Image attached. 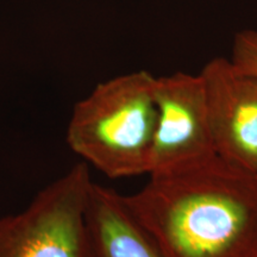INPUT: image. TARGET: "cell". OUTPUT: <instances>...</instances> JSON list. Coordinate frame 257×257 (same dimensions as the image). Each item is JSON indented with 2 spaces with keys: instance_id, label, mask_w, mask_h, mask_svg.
<instances>
[{
  "instance_id": "1",
  "label": "cell",
  "mask_w": 257,
  "mask_h": 257,
  "mask_svg": "<svg viewBox=\"0 0 257 257\" xmlns=\"http://www.w3.org/2000/svg\"><path fill=\"white\" fill-rule=\"evenodd\" d=\"M124 199L165 257H257V173L217 156Z\"/></svg>"
},
{
  "instance_id": "2",
  "label": "cell",
  "mask_w": 257,
  "mask_h": 257,
  "mask_svg": "<svg viewBox=\"0 0 257 257\" xmlns=\"http://www.w3.org/2000/svg\"><path fill=\"white\" fill-rule=\"evenodd\" d=\"M155 76L128 73L99 83L74 106L66 140L110 179L149 174L157 125Z\"/></svg>"
},
{
  "instance_id": "3",
  "label": "cell",
  "mask_w": 257,
  "mask_h": 257,
  "mask_svg": "<svg viewBox=\"0 0 257 257\" xmlns=\"http://www.w3.org/2000/svg\"><path fill=\"white\" fill-rule=\"evenodd\" d=\"M92 184L87 163H78L23 211L0 217V257H89L86 213Z\"/></svg>"
},
{
  "instance_id": "4",
  "label": "cell",
  "mask_w": 257,
  "mask_h": 257,
  "mask_svg": "<svg viewBox=\"0 0 257 257\" xmlns=\"http://www.w3.org/2000/svg\"><path fill=\"white\" fill-rule=\"evenodd\" d=\"M155 101L157 125L148 175L174 174L217 157L200 74L156 78Z\"/></svg>"
},
{
  "instance_id": "5",
  "label": "cell",
  "mask_w": 257,
  "mask_h": 257,
  "mask_svg": "<svg viewBox=\"0 0 257 257\" xmlns=\"http://www.w3.org/2000/svg\"><path fill=\"white\" fill-rule=\"evenodd\" d=\"M217 156L257 173V76L216 57L199 73Z\"/></svg>"
},
{
  "instance_id": "6",
  "label": "cell",
  "mask_w": 257,
  "mask_h": 257,
  "mask_svg": "<svg viewBox=\"0 0 257 257\" xmlns=\"http://www.w3.org/2000/svg\"><path fill=\"white\" fill-rule=\"evenodd\" d=\"M89 257H165L124 195L93 181L87 204Z\"/></svg>"
},
{
  "instance_id": "7",
  "label": "cell",
  "mask_w": 257,
  "mask_h": 257,
  "mask_svg": "<svg viewBox=\"0 0 257 257\" xmlns=\"http://www.w3.org/2000/svg\"><path fill=\"white\" fill-rule=\"evenodd\" d=\"M231 60L239 69L257 76L256 30H243L236 35Z\"/></svg>"
}]
</instances>
